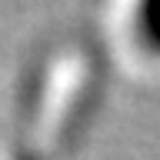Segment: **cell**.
<instances>
[{
    "label": "cell",
    "instance_id": "obj_1",
    "mask_svg": "<svg viewBox=\"0 0 160 160\" xmlns=\"http://www.w3.org/2000/svg\"><path fill=\"white\" fill-rule=\"evenodd\" d=\"M100 93V57L93 47L70 43L37 67L27 90L23 143L13 160H50L77 140Z\"/></svg>",
    "mask_w": 160,
    "mask_h": 160
},
{
    "label": "cell",
    "instance_id": "obj_2",
    "mask_svg": "<svg viewBox=\"0 0 160 160\" xmlns=\"http://www.w3.org/2000/svg\"><path fill=\"white\" fill-rule=\"evenodd\" d=\"M137 30H140V37H143L147 47L160 50V0H140Z\"/></svg>",
    "mask_w": 160,
    "mask_h": 160
}]
</instances>
